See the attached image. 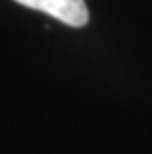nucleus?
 Wrapping results in <instances>:
<instances>
[{"label": "nucleus", "instance_id": "nucleus-1", "mask_svg": "<svg viewBox=\"0 0 152 154\" xmlns=\"http://www.w3.org/2000/svg\"><path fill=\"white\" fill-rule=\"evenodd\" d=\"M14 2L49 14L73 28H81L89 22V10L85 0H14Z\"/></svg>", "mask_w": 152, "mask_h": 154}]
</instances>
